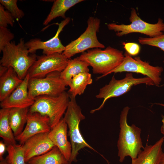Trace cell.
I'll use <instances>...</instances> for the list:
<instances>
[{
    "instance_id": "27",
    "label": "cell",
    "mask_w": 164,
    "mask_h": 164,
    "mask_svg": "<svg viewBox=\"0 0 164 164\" xmlns=\"http://www.w3.org/2000/svg\"><path fill=\"white\" fill-rule=\"evenodd\" d=\"M138 41L142 45L156 47L164 51V33L159 36L152 38L139 37ZM163 62L164 63V60Z\"/></svg>"
},
{
    "instance_id": "28",
    "label": "cell",
    "mask_w": 164,
    "mask_h": 164,
    "mask_svg": "<svg viewBox=\"0 0 164 164\" xmlns=\"http://www.w3.org/2000/svg\"><path fill=\"white\" fill-rule=\"evenodd\" d=\"M15 19L12 14L0 4V27H7L8 25L13 26Z\"/></svg>"
},
{
    "instance_id": "17",
    "label": "cell",
    "mask_w": 164,
    "mask_h": 164,
    "mask_svg": "<svg viewBox=\"0 0 164 164\" xmlns=\"http://www.w3.org/2000/svg\"><path fill=\"white\" fill-rule=\"evenodd\" d=\"M164 141L162 137L153 145H149L147 143L137 158L132 160V164H159Z\"/></svg>"
},
{
    "instance_id": "13",
    "label": "cell",
    "mask_w": 164,
    "mask_h": 164,
    "mask_svg": "<svg viewBox=\"0 0 164 164\" xmlns=\"http://www.w3.org/2000/svg\"><path fill=\"white\" fill-rule=\"evenodd\" d=\"M51 129L48 116L29 112L26 126L22 132L15 137V139L22 145L30 137L40 133H49Z\"/></svg>"
},
{
    "instance_id": "21",
    "label": "cell",
    "mask_w": 164,
    "mask_h": 164,
    "mask_svg": "<svg viewBox=\"0 0 164 164\" xmlns=\"http://www.w3.org/2000/svg\"><path fill=\"white\" fill-rule=\"evenodd\" d=\"M27 164H70L58 148L54 146L43 155L33 158Z\"/></svg>"
},
{
    "instance_id": "34",
    "label": "cell",
    "mask_w": 164,
    "mask_h": 164,
    "mask_svg": "<svg viewBox=\"0 0 164 164\" xmlns=\"http://www.w3.org/2000/svg\"><path fill=\"white\" fill-rule=\"evenodd\" d=\"M0 164H10L8 162L6 159H3L0 160Z\"/></svg>"
},
{
    "instance_id": "7",
    "label": "cell",
    "mask_w": 164,
    "mask_h": 164,
    "mask_svg": "<svg viewBox=\"0 0 164 164\" xmlns=\"http://www.w3.org/2000/svg\"><path fill=\"white\" fill-rule=\"evenodd\" d=\"M129 21L131 23L129 25L111 23L108 24L107 27L109 30L116 32V35L119 37L132 33H139L152 38L162 34L164 32V22L162 19L159 18L155 24L147 22L138 16L134 8L131 9Z\"/></svg>"
},
{
    "instance_id": "32",
    "label": "cell",
    "mask_w": 164,
    "mask_h": 164,
    "mask_svg": "<svg viewBox=\"0 0 164 164\" xmlns=\"http://www.w3.org/2000/svg\"><path fill=\"white\" fill-rule=\"evenodd\" d=\"M8 68L0 65V76L5 73L8 69Z\"/></svg>"
},
{
    "instance_id": "36",
    "label": "cell",
    "mask_w": 164,
    "mask_h": 164,
    "mask_svg": "<svg viewBox=\"0 0 164 164\" xmlns=\"http://www.w3.org/2000/svg\"><path fill=\"white\" fill-rule=\"evenodd\" d=\"M156 104L159 105H160L161 106H163V107H164V104L158 103H156Z\"/></svg>"
},
{
    "instance_id": "3",
    "label": "cell",
    "mask_w": 164,
    "mask_h": 164,
    "mask_svg": "<svg viewBox=\"0 0 164 164\" xmlns=\"http://www.w3.org/2000/svg\"><path fill=\"white\" fill-rule=\"evenodd\" d=\"M2 52L0 65L12 68L22 80L26 77L37 58L35 53L29 54L28 49L23 38H21L17 44L14 41L8 43Z\"/></svg>"
},
{
    "instance_id": "11",
    "label": "cell",
    "mask_w": 164,
    "mask_h": 164,
    "mask_svg": "<svg viewBox=\"0 0 164 164\" xmlns=\"http://www.w3.org/2000/svg\"><path fill=\"white\" fill-rule=\"evenodd\" d=\"M69 59L62 53H56L37 56L28 72L30 78H40L54 72H61Z\"/></svg>"
},
{
    "instance_id": "20",
    "label": "cell",
    "mask_w": 164,
    "mask_h": 164,
    "mask_svg": "<svg viewBox=\"0 0 164 164\" xmlns=\"http://www.w3.org/2000/svg\"><path fill=\"white\" fill-rule=\"evenodd\" d=\"M89 65L86 62L80 60L77 57L69 60L68 63L61 72V77L67 86L74 76L83 72H89Z\"/></svg>"
},
{
    "instance_id": "1",
    "label": "cell",
    "mask_w": 164,
    "mask_h": 164,
    "mask_svg": "<svg viewBox=\"0 0 164 164\" xmlns=\"http://www.w3.org/2000/svg\"><path fill=\"white\" fill-rule=\"evenodd\" d=\"M130 109L128 106L124 107L120 116V130L117 146L119 161L121 163L128 156L132 160L135 159L142 149L144 148L141 136V129L134 124L130 126L127 123V115Z\"/></svg>"
},
{
    "instance_id": "26",
    "label": "cell",
    "mask_w": 164,
    "mask_h": 164,
    "mask_svg": "<svg viewBox=\"0 0 164 164\" xmlns=\"http://www.w3.org/2000/svg\"><path fill=\"white\" fill-rule=\"evenodd\" d=\"M17 0H0V4L12 15L15 19L19 20L24 16L23 11L17 5Z\"/></svg>"
},
{
    "instance_id": "22",
    "label": "cell",
    "mask_w": 164,
    "mask_h": 164,
    "mask_svg": "<svg viewBox=\"0 0 164 164\" xmlns=\"http://www.w3.org/2000/svg\"><path fill=\"white\" fill-rule=\"evenodd\" d=\"M83 0H56L54 1L50 11L43 24L47 25L50 22L57 17H61L64 19L66 18V12L70 8L81 2Z\"/></svg>"
},
{
    "instance_id": "29",
    "label": "cell",
    "mask_w": 164,
    "mask_h": 164,
    "mask_svg": "<svg viewBox=\"0 0 164 164\" xmlns=\"http://www.w3.org/2000/svg\"><path fill=\"white\" fill-rule=\"evenodd\" d=\"M14 38V35L7 27H0V52Z\"/></svg>"
},
{
    "instance_id": "16",
    "label": "cell",
    "mask_w": 164,
    "mask_h": 164,
    "mask_svg": "<svg viewBox=\"0 0 164 164\" xmlns=\"http://www.w3.org/2000/svg\"><path fill=\"white\" fill-rule=\"evenodd\" d=\"M67 125L63 118L48 133L49 138L66 159L69 162L72 146L67 138Z\"/></svg>"
},
{
    "instance_id": "25",
    "label": "cell",
    "mask_w": 164,
    "mask_h": 164,
    "mask_svg": "<svg viewBox=\"0 0 164 164\" xmlns=\"http://www.w3.org/2000/svg\"><path fill=\"white\" fill-rule=\"evenodd\" d=\"M6 150L8 155L6 159L10 164H27L25 160L22 145H8Z\"/></svg>"
},
{
    "instance_id": "35",
    "label": "cell",
    "mask_w": 164,
    "mask_h": 164,
    "mask_svg": "<svg viewBox=\"0 0 164 164\" xmlns=\"http://www.w3.org/2000/svg\"><path fill=\"white\" fill-rule=\"evenodd\" d=\"M159 164H164V152L162 154Z\"/></svg>"
},
{
    "instance_id": "31",
    "label": "cell",
    "mask_w": 164,
    "mask_h": 164,
    "mask_svg": "<svg viewBox=\"0 0 164 164\" xmlns=\"http://www.w3.org/2000/svg\"><path fill=\"white\" fill-rule=\"evenodd\" d=\"M7 146L6 144L3 141L0 142V160L4 159L3 156L6 150H7Z\"/></svg>"
},
{
    "instance_id": "4",
    "label": "cell",
    "mask_w": 164,
    "mask_h": 164,
    "mask_svg": "<svg viewBox=\"0 0 164 164\" xmlns=\"http://www.w3.org/2000/svg\"><path fill=\"white\" fill-rule=\"evenodd\" d=\"M70 98L69 93L66 91L57 96H39L34 99V102L29 108V112H37L48 116L52 129L65 114Z\"/></svg>"
},
{
    "instance_id": "30",
    "label": "cell",
    "mask_w": 164,
    "mask_h": 164,
    "mask_svg": "<svg viewBox=\"0 0 164 164\" xmlns=\"http://www.w3.org/2000/svg\"><path fill=\"white\" fill-rule=\"evenodd\" d=\"M124 47L126 52L130 55H137L140 51V47L137 43H123Z\"/></svg>"
},
{
    "instance_id": "12",
    "label": "cell",
    "mask_w": 164,
    "mask_h": 164,
    "mask_svg": "<svg viewBox=\"0 0 164 164\" xmlns=\"http://www.w3.org/2000/svg\"><path fill=\"white\" fill-rule=\"evenodd\" d=\"M70 20V18H66L59 23L58 28L55 35L51 39L43 41L40 39L35 38L25 43L29 53L35 54L37 50H42L43 53L46 55L56 53H62L65 50V46L62 43L59 35L65 26L69 23Z\"/></svg>"
},
{
    "instance_id": "23",
    "label": "cell",
    "mask_w": 164,
    "mask_h": 164,
    "mask_svg": "<svg viewBox=\"0 0 164 164\" xmlns=\"http://www.w3.org/2000/svg\"><path fill=\"white\" fill-rule=\"evenodd\" d=\"M92 82L91 74L89 72L81 73L74 76L68 85L70 96L76 97L77 95L82 94L87 86Z\"/></svg>"
},
{
    "instance_id": "9",
    "label": "cell",
    "mask_w": 164,
    "mask_h": 164,
    "mask_svg": "<svg viewBox=\"0 0 164 164\" xmlns=\"http://www.w3.org/2000/svg\"><path fill=\"white\" fill-rule=\"evenodd\" d=\"M67 84L61 77V72H54L40 78H30L28 90L32 99L39 96H57L65 91Z\"/></svg>"
},
{
    "instance_id": "10",
    "label": "cell",
    "mask_w": 164,
    "mask_h": 164,
    "mask_svg": "<svg viewBox=\"0 0 164 164\" xmlns=\"http://www.w3.org/2000/svg\"><path fill=\"white\" fill-rule=\"evenodd\" d=\"M124 55V58L122 63L108 75L113 73L125 72L140 73L151 78L155 85L159 86L162 80L161 76L163 70L162 67L152 66L149 63L142 60L139 56L133 58L126 52Z\"/></svg>"
},
{
    "instance_id": "33",
    "label": "cell",
    "mask_w": 164,
    "mask_h": 164,
    "mask_svg": "<svg viewBox=\"0 0 164 164\" xmlns=\"http://www.w3.org/2000/svg\"><path fill=\"white\" fill-rule=\"evenodd\" d=\"M161 117H162V124L161 127L160 131L161 133L163 135V137L164 138V115H162Z\"/></svg>"
},
{
    "instance_id": "24",
    "label": "cell",
    "mask_w": 164,
    "mask_h": 164,
    "mask_svg": "<svg viewBox=\"0 0 164 164\" xmlns=\"http://www.w3.org/2000/svg\"><path fill=\"white\" fill-rule=\"evenodd\" d=\"M9 110L6 108L0 110V137L7 145L16 144L15 138L9 120Z\"/></svg>"
},
{
    "instance_id": "5",
    "label": "cell",
    "mask_w": 164,
    "mask_h": 164,
    "mask_svg": "<svg viewBox=\"0 0 164 164\" xmlns=\"http://www.w3.org/2000/svg\"><path fill=\"white\" fill-rule=\"evenodd\" d=\"M70 100L63 119L69 128V135L72 146V152L69 162L77 161V157L81 149L87 147L95 151L83 137L80 130L79 125L84 120L85 116L76 101L75 97H70Z\"/></svg>"
},
{
    "instance_id": "14",
    "label": "cell",
    "mask_w": 164,
    "mask_h": 164,
    "mask_svg": "<svg viewBox=\"0 0 164 164\" xmlns=\"http://www.w3.org/2000/svg\"><path fill=\"white\" fill-rule=\"evenodd\" d=\"M30 77L27 73L21 83L5 99L0 102L1 108H26L30 107L34 99L29 96L28 85Z\"/></svg>"
},
{
    "instance_id": "6",
    "label": "cell",
    "mask_w": 164,
    "mask_h": 164,
    "mask_svg": "<svg viewBox=\"0 0 164 164\" xmlns=\"http://www.w3.org/2000/svg\"><path fill=\"white\" fill-rule=\"evenodd\" d=\"M142 84L155 85L152 79L147 77L135 78L132 73H128L124 78L118 80L113 76L108 84L100 88L95 96L97 98L103 99L102 104L98 108L91 110L90 113L93 114L101 110L108 99L119 97L128 91L133 86Z\"/></svg>"
},
{
    "instance_id": "2",
    "label": "cell",
    "mask_w": 164,
    "mask_h": 164,
    "mask_svg": "<svg viewBox=\"0 0 164 164\" xmlns=\"http://www.w3.org/2000/svg\"><path fill=\"white\" fill-rule=\"evenodd\" d=\"M124 57L123 51L109 46L104 50L99 48L88 50L82 53L78 58L92 67L94 73L102 74L97 77L98 80L120 65Z\"/></svg>"
},
{
    "instance_id": "19",
    "label": "cell",
    "mask_w": 164,
    "mask_h": 164,
    "mask_svg": "<svg viewBox=\"0 0 164 164\" xmlns=\"http://www.w3.org/2000/svg\"><path fill=\"white\" fill-rule=\"evenodd\" d=\"M29 108L10 109L9 120L11 128L15 137L23 131L26 124Z\"/></svg>"
},
{
    "instance_id": "15",
    "label": "cell",
    "mask_w": 164,
    "mask_h": 164,
    "mask_svg": "<svg viewBox=\"0 0 164 164\" xmlns=\"http://www.w3.org/2000/svg\"><path fill=\"white\" fill-rule=\"evenodd\" d=\"M48 133H42L35 135L22 145L26 163L33 158L48 152L55 146L49 138Z\"/></svg>"
},
{
    "instance_id": "37",
    "label": "cell",
    "mask_w": 164,
    "mask_h": 164,
    "mask_svg": "<svg viewBox=\"0 0 164 164\" xmlns=\"http://www.w3.org/2000/svg\"><path fill=\"white\" fill-rule=\"evenodd\" d=\"M106 161L107 162V164H110V163L109 162V161L107 159H106Z\"/></svg>"
},
{
    "instance_id": "18",
    "label": "cell",
    "mask_w": 164,
    "mask_h": 164,
    "mask_svg": "<svg viewBox=\"0 0 164 164\" xmlns=\"http://www.w3.org/2000/svg\"><path fill=\"white\" fill-rule=\"evenodd\" d=\"M23 80L18 76L12 67L0 76V101L7 97L21 83Z\"/></svg>"
},
{
    "instance_id": "8",
    "label": "cell",
    "mask_w": 164,
    "mask_h": 164,
    "mask_svg": "<svg viewBox=\"0 0 164 164\" xmlns=\"http://www.w3.org/2000/svg\"><path fill=\"white\" fill-rule=\"evenodd\" d=\"M87 23V27L84 32L65 46V49L62 53L68 59L91 49L105 47L104 45L99 41L97 36L100 28V20L96 17H90Z\"/></svg>"
}]
</instances>
